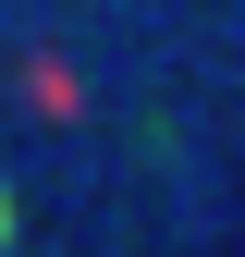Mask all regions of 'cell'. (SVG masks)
I'll list each match as a JSON object with an SVG mask.
<instances>
[{
  "mask_svg": "<svg viewBox=\"0 0 245 257\" xmlns=\"http://www.w3.org/2000/svg\"><path fill=\"white\" fill-rule=\"evenodd\" d=\"M0 245H13V196H0Z\"/></svg>",
  "mask_w": 245,
  "mask_h": 257,
  "instance_id": "1",
  "label": "cell"
}]
</instances>
